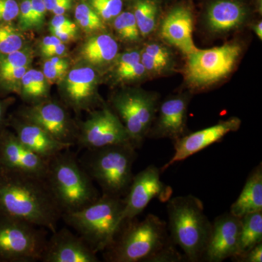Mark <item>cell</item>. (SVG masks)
Segmentation results:
<instances>
[{
  "label": "cell",
  "mask_w": 262,
  "mask_h": 262,
  "mask_svg": "<svg viewBox=\"0 0 262 262\" xmlns=\"http://www.w3.org/2000/svg\"><path fill=\"white\" fill-rule=\"evenodd\" d=\"M123 198L102 194L82 209L63 213L61 219L98 253L113 244L123 225Z\"/></svg>",
  "instance_id": "4"
},
{
  "label": "cell",
  "mask_w": 262,
  "mask_h": 262,
  "mask_svg": "<svg viewBox=\"0 0 262 262\" xmlns=\"http://www.w3.org/2000/svg\"><path fill=\"white\" fill-rule=\"evenodd\" d=\"M49 32L65 44L77 42L82 34L80 29H49Z\"/></svg>",
  "instance_id": "39"
},
{
  "label": "cell",
  "mask_w": 262,
  "mask_h": 262,
  "mask_svg": "<svg viewBox=\"0 0 262 262\" xmlns=\"http://www.w3.org/2000/svg\"><path fill=\"white\" fill-rule=\"evenodd\" d=\"M22 144L28 149L46 160L51 159L55 155L70 149L72 145L61 142L39 125L20 118L17 115L10 116L7 120Z\"/></svg>",
  "instance_id": "22"
},
{
  "label": "cell",
  "mask_w": 262,
  "mask_h": 262,
  "mask_svg": "<svg viewBox=\"0 0 262 262\" xmlns=\"http://www.w3.org/2000/svg\"><path fill=\"white\" fill-rule=\"evenodd\" d=\"M163 4H167V3H171L172 2L177 1V0H161Z\"/></svg>",
  "instance_id": "44"
},
{
  "label": "cell",
  "mask_w": 262,
  "mask_h": 262,
  "mask_svg": "<svg viewBox=\"0 0 262 262\" xmlns=\"http://www.w3.org/2000/svg\"><path fill=\"white\" fill-rule=\"evenodd\" d=\"M239 230L241 218L230 212L216 217L212 223L211 235L203 260L221 262L233 257L238 246Z\"/></svg>",
  "instance_id": "19"
},
{
  "label": "cell",
  "mask_w": 262,
  "mask_h": 262,
  "mask_svg": "<svg viewBox=\"0 0 262 262\" xmlns=\"http://www.w3.org/2000/svg\"><path fill=\"white\" fill-rule=\"evenodd\" d=\"M34 50L36 55L42 57V59L53 56H70V50L67 44L62 42L56 36L51 34L41 38Z\"/></svg>",
  "instance_id": "33"
},
{
  "label": "cell",
  "mask_w": 262,
  "mask_h": 262,
  "mask_svg": "<svg viewBox=\"0 0 262 262\" xmlns=\"http://www.w3.org/2000/svg\"><path fill=\"white\" fill-rule=\"evenodd\" d=\"M74 16L79 29L86 37L97 33L110 31L107 24L95 12V10L84 0L75 3Z\"/></svg>",
  "instance_id": "29"
},
{
  "label": "cell",
  "mask_w": 262,
  "mask_h": 262,
  "mask_svg": "<svg viewBox=\"0 0 262 262\" xmlns=\"http://www.w3.org/2000/svg\"><path fill=\"white\" fill-rule=\"evenodd\" d=\"M176 245L173 242L160 250L154 256L149 258L148 262H180L184 260V256L181 254L175 248ZM186 259V258H185Z\"/></svg>",
  "instance_id": "35"
},
{
  "label": "cell",
  "mask_w": 262,
  "mask_h": 262,
  "mask_svg": "<svg viewBox=\"0 0 262 262\" xmlns=\"http://www.w3.org/2000/svg\"><path fill=\"white\" fill-rule=\"evenodd\" d=\"M19 13L16 25L23 32L32 31V0H19Z\"/></svg>",
  "instance_id": "34"
},
{
  "label": "cell",
  "mask_w": 262,
  "mask_h": 262,
  "mask_svg": "<svg viewBox=\"0 0 262 262\" xmlns=\"http://www.w3.org/2000/svg\"><path fill=\"white\" fill-rule=\"evenodd\" d=\"M194 24L192 1L177 0L163 12L157 33L161 41L187 56L198 48L193 40Z\"/></svg>",
  "instance_id": "15"
},
{
  "label": "cell",
  "mask_w": 262,
  "mask_h": 262,
  "mask_svg": "<svg viewBox=\"0 0 262 262\" xmlns=\"http://www.w3.org/2000/svg\"><path fill=\"white\" fill-rule=\"evenodd\" d=\"M0 168L46 178L48 160L33 152L5 127L0 130Z\"/></svg>",
  "instance_id": "18"
},
{
  "label": "cell",
  "mask_w": 262,
  "mask_h": 262,
  "mask_svg": "<svg viewBox=\"0 0 262 262\" xmlns=\"http://www.w3.org/2000/svg\"><path fill=\"white\" fill-rule=\"evenodd\" d=\"M108 27L120 44L125 45L127 48L139 47L144 42L135 17L127 6Z\"/></svg>",
  "instance_id": "28"
},
{
  "label": "cell",
  "mask_w": 262,
  "mask_h": 262,
  "mask_svg": "<svg viewBox=\"0 0 262 262\" xmlns=\"http://www.w3.org/2000/svg\"><path fill=\"white\" fill-rule=\"evenodd\" d=\"M244 51V43L232 40L189 53L183 70L187 91L192 94L208 91L225 81L237 68Z\"/></svg>",
  "instance_id": "6"
},
{
  "label": "cell",
  "mask_w": 262,
  "mask_h": 262,
  "mask_svg": "<svg viewBox=\"0 0 262 262\" xmlns=\"http://www.w3.org/2000/svg\"><path fill=\"white\" fill-rule=\"evenodd\" d=\"M62 214L46 178L0 168V215L54 232Z\"/></svg>",
  "instance_id": "1"
},
{
  "label": "cell",
  "mask_w": 262,
  "mask_h": 262,
  "mask_svg": "<svg viewBox=\"0 0 262 262\" xmlns=\"http://www.w3.org/2000/svg\"><path fill=\"white\" fill-rule=\"evenodd\" d=\"M31 45L15 23L0 24V54L20 51Z\"/></svg>",
  "instance_id": "30"
},
{
  "label": "cell",
  "mask_w": 262,
  "mask_h": 262,
  "mask_svg": "<svg viewBox=\"0 0 262 262\" xmlns=\"http://www.w3.org/2000/svg\"><path fill=\"white\" fill-rule=\"evenodd\" d=\"M44 230L25 221L0 215V259L41 261L48 241Z\"/></svg>",
  "instance_id": "9"
},
{
  "label": "cell",
  "mask_w": 262,
  "mask_h": 262,
  "mask_svg": "<svg viewBox=\"0 0 262 262\" xmlns=\"http://www.w3.org/2000/svg\"><path fill=\"white\" fill-rule=\"evenodd\" d=\"M18 13V0H0V24L15 23Z\"/></svg>",
  "instance_id": "36"
},
{
  "label": "cell",
  "mask_w": 262,
  "mask_h": 262,
  "mask_svg": "<svg viewBox=\"0 0 262 262\" xmlns=\"http://www.w3.org/2000/svg\"><path fill=\"white\" fill-rule=\"evenodd\" d=\"M46 179L63 213L82 209L100 196L94 181L70 149L48 160Z\"/></svg>",
  "instance_id": "3"
},
{
  "label": "cell",
  "mask_w": 262,
  "mask_h": 262,
  "mask_svg": "<svg viewBox=\"0 0 262 262\" xmlns=\"http://www.w3.org/2000/svg\"><path fill=\"white\" fill-rule=\"evenodd\" d=\"M166 203L172 242L182 250L188 261H202L212 227L203 202L187 194L170 198Z\"/></svg>",
  "instance_id": "2"
},
{
  "label": "cell",
  "mask_w": 262,
  "mask_h": 262,
  "mask_svg": "<svg viewBox=\"0 0 262 262\" xmlns=\"http://www.w3.org/2000/svg\"><path fill=\"white\" fill-rule=\"evenodd\" d=\"M108 27L126 8L127 0H84Z\"/></svg>",
  "instance_id": "32"
},
{
  "label": "cell",
  "mask_w": 262,
  "mask_h": 262,
  "mask_svg": "<svg viewBox=\"0 0 262 262\" xmlns=\"http://www.w3.org/2000/svg\"><path fill=\"white\" fill-rule=\"evenodd\" d=\"M262 243V212L248 213L241 217L238 246L232 261Z\"/></svg>",
  "instance_id": "27"
},
{
  "label": "cell",
  "mask_w": 262,
  "mask_h": 262,
  "mask_svg": "<svg viewBox=\"0 0 262 262\" xmlns=\"http://www.w3.org/2000/svg\"><path fill=\"white\" fill-rule=\"evenodd\" d=\"M234 261L237 262H261L262 261V243L250 249L241 257Z\"/></svg>",
  "instance_id": "41"
},
{
  "label": "cell",
  "mask_w": 262,
  "mask_h": 262,
  "mask_svg": "<svg viewBox=\"0 0 262 262\" xmlns=\"http://www.w3.org/2000/svg\"><path fill=\"white\" fill-rule=\"evenodd\" d=\"M102 82V75L98 71L84 63L73 62L57 84L63 104L76 114H80L89 113L106 104L98 93V87Z\"/></svg>",
  "instance_id": "10"
},
{
  "label": "cell",
  "mask_w": 262,
  "mask_h": 262,
  "mask_svg": "<svg viewBox=\"0 0 262 262\" xmlns=\"http://www.w3.org/2000/svg\"><path fill=\"white\" fill-rule=\"evenodd\" d=\"M241 124L242 120L239 117H231L227 120H220L211 127L195 132L188 133L176 139L173 141V157L160 168V170L163 173L174 164L184 161L212 144L220 142L229 133L238 130Z\"/></svg>",
  "instance_id": "17"
},
{
  "label": "cell",
  "mask_w": 262,
  "mask_h": 262,
  "mask_svg": "<svg viewBox=\"0 0 262 262\" xmlns=\"http://www.w3.org/2000/svg\"><path fill=\"white\" fill-rule=\"evenodd\" d=\"M171 241L166 223L158 215L148 214L141 221L124 222L103 256L110 262H148Z\"/></svg>",
  "instance_id": "5"
},
{
  "label": "cell",
  "mask_w": 262,
  "mask_h": 262,
  "mask_svg": "<svg viewBox=\"0 0 262 262\" xmlns=\"http://www.w3.org/2000/svg\"><path fill=\"white\" fill-rule=\"evenodd\" d=\"M163 5L161 0H127V8L135 17L144 41L157 32L163 14Z\"/></svg>",
  "instance_id": "25"
},
{
  "label": "cell",
  "mask_w": 262,
  "mask_h": 262,
  "mask_svg": "<svg viewBox=\"0 0 262 262\" xmlns=\"http://www.w3.org/2000/svg\"><path fill=\"white\" fill-rule=\"evenodd\" d=\"M120 51V42L110 30L106 31L86 37L76 48L72 60L93 67L103 77Z\"/></svg>",
  "instance_id": "21"
},
{
  "label": "cell",
  "mask_w": 262,
  "mask_h": 262,
  "mask_svg": "<svg viewBox=\"0 0 262 262\" xmlns=\"http://www.w3.org/2000/svg\"><path fill=\"white\" fill-rule=\"evenodd\" d=\"M251 29L256 34L258 39L261 40L262 39V21L261 20L252 23L251 22Z\"/></svg>",
  "instance_id": "43"
},
{
  "label": "cell",
  "mask_w": 262,
  "mask_h": 262,
  "mask_svg": "<svg viewBox=\"0 0 262 262\" xmlns=\"http://www.w3.org/2000/svg\"><path fill=\"white\" fill-rule=\"evenodd\" d=\"M235 216L262 212V165H257L248 175L241 194L230 207Z\"/></svg>",
  "instance_id": "24"
},
{
  "label": "cell",
  "mask_w": 262,
  "mask_h": 262,
  "mask_svg": "<svg viewBox=\"0 0 262 262\" xmlns=\"http://www.w3.org/2000/svg\"><path fill=\"white\" fill-rule=\"evenodd\" d=\"M43 262H98L97 253L78 234L63 228L53 232L48 239Z\"/></svg>",
  "instance_id": "20"
},
{
  "label": "cell",
  "mask_w": 262,
  "mask_h": 262,
  "mask_svg": "<svg viewBox=\"0 0 262 262\" xmlns=\"http://www.w3.org/2000/svg\"><path fill=\"white\" fill-rule=\"evenodd\" d=\"M192 95L189 91H184L160 102L148 132V139L174 141L188 134V110Z\"/></svg>",
  "instance_id": "16"
},
{
  "label": "cell",
  "mask_w": 262,
  "mask_h": 262,
  "mask_svg": "<svg viewBox=\"0 0 262 262\" xmlns=\"http://www.w3.org/2000/svg\"><path fill=\"white\" fill-rule=\"evenodd\" d=\"M254 11L246 0H208L203 7L202 24L213 37H223L251 23Z\"/></svg>",
  "instance_id": "14"
},
{
  "label": "cell",
  "mask_w": 262,
  "mask_h": 262,
  "mask_svg": "<svg viewBox=\"0 0 262 262\" xmlns=\"http://www.w3.org/2000/svg\"><path fill=\"white\" fill-rule=\"evenodd\" d=\"M14 101V98L8 97L3 99L0 98V130L5 128L7 125V112L10 105L13 104Z\"/></svg>",
  "instance_id": "42"
},
{
  "label": "cell",
  "mask_w": 262,
  "mask_h": 262,
  "mask_svg": "<svg viewBox=\"0 0 262 262\" xmlns=\"http://www.w3.org/2000/svg\"><path fill=\"white\" fill-rule=\"evenodd\" d=\"M51 87L42 71L31 67L22 77L18 96L27 105L37 104L51 98Z\"/></svg>",
  "instance_id": "26"
},
{
  "label": "cell",
  "mask_w": 262,
  "mask_h": 262,
  "mask_svg": "<svg viewBox=\"0 0 262 262\" xmlns=\"http://www.w3.org/2000/svg\"><path fill=\"white\" fill-rule=\"evenodd\" d=\"M161 170L154 165H149L134 176L124 196L122 222L136 218L154 199L166 203L173 195V189L161 180Z\"/></svg>",
  "instance_id": "12"
},
{
  "label": "cell",
  "mask_w": 262,
  "mask_h": 262,
  "mask_svg": "<svg viewBox=\"0 0 262 262\" xmlns=\"http://www.w3.org/2000/svg\"><path fill=\"white\" fill-rule=\"evenodd\" d=\"M63 103L51 98L18 110L17 116L39 125L57 140L73 146L77 141L78 125Z\"/></svg>",
  "instance_id": "13"
},
{
  "label": "cell",
  "mask_w": 262,
  "mask_h": 262,
  "mask_svg": "<svg viewBox=\"0 0 262 262\" xmlns=\"http://www.w3.org/2000/svg\"><path fill=\"white\" fill-rule=\"evenodd\" d=\"M73 65V60L70 56H53L43 58L42 73L49 83L58 84Z\"/></svg>",
  "instance_id": "31"
},
{
  "label": "cell",
  "mask_w": 262,
  "mask_h": 262,
  "mask_svg": "<svg viewBox=\"0 0 262 262\" xmlns=\"http://www.w3.org/2000/svg\"><path fill=\"white\" fill-rule=\"evenodd\" d=\"M160 102L158 93L138 85L118 88L110 96L108 105L121 120L136 149L147 138Z\"/></svg>",
  "instance_id": "8"
},
{
  "label": "cell",
  "mask_w": 262,
  "mask_h": 262,
  "mask_svg": "<svg viewBox=\"0 0 262 262\" xmlns=\"http://www.w3.org/2000/svg\"><path fill=\"white\" fill-rule=\"evenodd\" d=\"M49 29H80L75 20L66 15H53L49 23Z\"/></svg>",
  "instance_id": "40"
},
{
  "label": "cell",
  "mask_w": 262,
  "mask_h": 262,
  "mask_svg": "<svg viewBox=\"0 0 262 262\" xmlns=\"http://www.w3.org/2000/svg\"><path fill=\"white\" fill-rule=\"evenodd\" d=\"M48 12L53 15H66L74 8L76 0H43Z\"/></svg>",
  "instance_id": "38"
},
{
  "label": "cell",
  "mask_w": 262,
  "mask_h": 262,
  "mask_svg": "<svg viewBox=\"0 0 262 262\" xmlns=\"http://www.w3.org/2000/svg\"><path fill=\"white\" fill-rule=\"evenodd\" d=\"M141 60L149 80L176 72L177 61L172 48L163 41L147 39L140 47Z\"/></svg>",
  "instance_id": "23"
},
{
  "label": "cell",
  "mask_w": 262,
  "mask_h": 262,
  "mask_svg": "<svg viewBox=\"0 0 262 262\" xmlns=\"http://www.w3.org/2000/svg\"><path fill=\"white\" fill-rule=\"evenodd\" d=\"M77 125L78 134L75 144L80 149L90 150L117 144H132L121 120L107 103L102 107L89 112L87 119Z\"/></svg>",
  "instance_id": "11"
},
{
  "label": "cell",
  "mask_w": 262,
  "mask_h": 262,
  "mask_svg": "<svg viewBox=\"0 0 262 262\" xmlns=\"http://www.w3.org/2000/svg\"><path fill=\"white\" fill-rule=\"evenodd\" d=\"M32 31H38L46 24L47 9L43 0H32Z\"/></svg>",
  "instance_id": "37"
},
{
  "label": "cell",
  "mask_w": 262,
  "mask_h": 262,
  "mask_svg": "<svg viewBox=\"0 0 262 262\" xmlns=\"http://www.w3.org/2000/svg\"><path fill=\"white\" fill-rule=\"evenodd\" d=\"M136 150L130 144L86 150L80 163L102 194L123 198L134 178Z\"/></svg>",
  "instance_id": "7"
}]
</instances>
